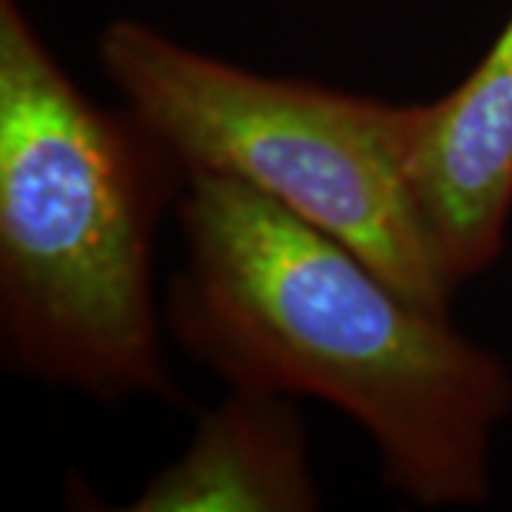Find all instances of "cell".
<instances>
[{"label": "cell", "instance_id": "cell-2", "mask_svg": "<svg viewBox=\"0 0 512 512\" xmlns=\"http://www.w3.org/2000/svg\"><path fill=\"white\" fill-rule=\"evenodd\" d=\"M185 174L100 109L20 0H0V345L12 370L100 402L174 399L154 239Z\"/></svg>", "mask_w": 512, "mask_h": 512}, {"label": "cell", "instance_id": "cell-1", "mask_svg": "<svg viewBox=\"0 0 512 512\" xmlns=\"http://www.w3.org/2000/svg\"><path fill=\"white\" fill-rule=\"evenodd\" d=\"M174 211L185 256L165 325L194 362L228 387L345 413L384 484L419 507L490 498L495 433L512 413L495 350L237 180L191 174Z\"/></svg>", "mask_w": 512, "mask_h": 512}, {"label": "cell", "instance_id": "cell-3", "mask_svg": "<svg viewBox=\"0 0 512 512\" xmlns=\"http://www.w3.org/2000/svg\"><path fill=\"white\" fill-rule=\"evenodd\" d=\"M97 60L123 109L185 177L254 188L419 305L450 313L458 288L407 180L416 103L248 72L128 18L103 29Z\"/></svg>", "mask_w": 512, "mask_h": 512}, {"label": "cell", "instance_id": "cell-4", "mask_svg": "<svg viewBox=\"0 0 512 512\" xmlns=\"http://www.w3.org/2000/svg\"><path fill=\"white\" fill-rule=\"evenodd\" d=\"M407 180L453 285L484 274L512 214V15L456 89L416 103Z\"/></svg>", "mask_w": 512, "mask_h": 512}, {"label": "cell", "instance_id": "cell-5", "mask_svg": "<svg viewBox=\"0 0 512 512\" xmlns=\"http://www.w3.org/2000/svg\"><path fill=\"white\" fill-rule=\"evenodd\" d=\"M322 493L296 399L228 387L205 410L177 461L128 504L131 512H311Z\"/></svg>", "mask_w": 512, "mask_h": 512}]
</instances>
